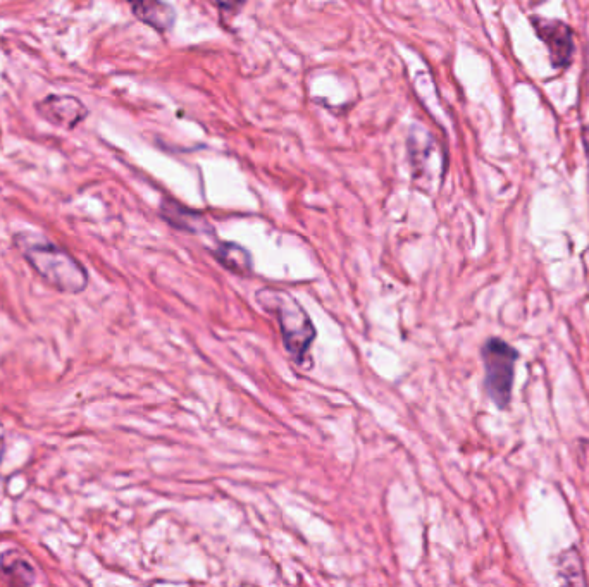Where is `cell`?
<instances>
[{"instance_id": "1", "label": "cell", "mask_w": 589, "mask_h": 587, "mask_svg": "<svg viewBox=\"0 0 589 587\" xmlns=\"http://www.w3.org/2000/svg\"><path fill=\"white\" fill-rule=\"evenodd\" d=\"M14 245L31 269L54 290L68 295H78L87 290V269L66 248L33 233L14 235Z\"/></svg>"}, {"instance_id": "2", "label": "cell", "mask_w": 589, "mask_h": 587, "mask_svg": "<svg viewBox=\"0 0 589 587\" xmlns=\"http://www.w3.org/2000/svg\"><path fill=\"white\" fill-rule=\"evenodd\" d=\"M255 300L262 309L276 317L286 352L298 365H312L309 352L316 340L317 331L307 310L288 291L266 286L255 293Z\"/></svg>"}, {"instance_id": "3", "label": "cell", "mask_w": 589, "mask_h": 587, "mask_svg": "<svg viewBox=\"0 0 589 587\" xmlns=\"http://www.w3.org/2000/svg\"><path fill=\"white\" fill-rule=\"evenodd\" d=\"M481 359L484 365V388L488 395L496 407H509L519 352L507 341L490 338L481 348Z\"/></svg>"}, {"instance_id": "4", "label": "cell", "mask_w": 589, "mask_h": 587, "mask_svg": "<svg viewBox=\"0 0 589 587\" xmlns=\"http://www.w3.org/2000/svg\"><path fill=\"white\" fill-rule=\"evenodd\" d=\"M531 23H533L536 35L540 37L541 42L550 52L553 68H569L572 59H574V52H576L574 31L571 26L565 25L557 19H545L540 16H533Z\"/></svg>"}, {"instance_id": "5", "label": "cell", "mask_w": 589, "mask_h": 587, "mask_svg": "<svg viewBox=\"0 0 589 587\" xmlns=\"http://www.w3.org/2000/svg\"><path fill=\"white\" fill-rule=\"evenodd\" d=\"M35 107L40 118L64 130H75L88 116L85 104L73 95H47Z\"/></svg>"}, {"instance_id": "6", "label": "cell", "mask_w": 589, "mask_h": 587, "mask_svg": "<svg viewBox=\"0 0 589 587\" xmlns=\"http://www.w3.org/2000/svg\"><path fill=\"white\" fill-rule=\"evenodd\" d=\"M161 217L169 226L186 231V233H193V235L211 233V226L200 212L192 211L185 205L178 204L173 198L162 200Z\"/></svg>"}, {"instance_id": "7", "label": "cell", "mask_w": 589, "mask_h": 587, "mask_svg": "<svg viewBox=\"0 0 589 587\" xmlns=\"http://www.w3.org/2000/svg\"><path fill=\"white\" fill-rule=\"evenodd\" d=\"M131 6V11L142 23L154 28V30H171L176 21V13L171 6L162 0H126Z\"/></svg>"}, {"instance_id": "8", "label": "cell", "mask_w": 589, "mask_h": 587, "mask_svg": "<svg viewBox=\"0 0 589 587\" xmlns=\"http://www.w3.org/2000/svg\"><path fill=\"white\" fill-rule=\"evenodd\" d=\"M212 255H214V259H216L226 271L233 272L236 276L247 278V276L252 274V269H254L252 257H250L247 250L240 247L238 243H231V241L219 243V245L214 248Z\"/></svg>"}, {"instance_id": "9", "label": "cell", "mask_w": 589, "mask_h": 587, "mask_svg": "<svg viewBox=\"0 0 589 587\" xmlns=\"http://www.w3.org/2000/svg\"><path fill=\"white\" fill-rule=\"evenodd\" d=\"M0 570L7 575L13 584L31 586L37 581V572L28 560L18 551L9 550L0 555Z\"/></svg>"}, {"instance_id": "10", "label": "cell", "mask_w": 589, "mask_h": 587, "mask_svg": "<svg viewBox=\"0 0 589 587\" xmlns=\"http://www.w3.org/2000/svg\"><path fill=\"white\" fill-rule=\"evenodd\" d=\"M243 2L245 0H216L217 6H219V9H223V11H236V9H240L243 6Z\"/></svg>"}]
</instances>
